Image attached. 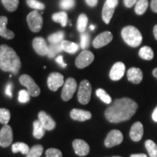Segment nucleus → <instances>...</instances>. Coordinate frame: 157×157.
<instances>
[{
	"label": "nucleus",
	"instance_id": "f257e3e1",
	"mask_svg": "<svg viewBox=\"0 0 157 157\" xmlns=\"http://www.w3.org/2000/svg\"><path fill=\"white\" fill-rule=\"evenodd\" d=\"M138 105L129 98L115 100L105 111V117L110 122L119 123L127 121L135 114Z\"/></svg>",
	"mask_w": 157,
	"mask_h": 157
},
{
	"label": "nucleus",
	"instance_id": "f03ea898",
	"mask_svg": "<svg viewBox=\"0 0 157 157\" xmlns=\"http://www.w3.org/2000/svg\"><path fill=\"white\" fill-rule=\"evenodd\" d=\"M21 68V60L15 51L7 44H2L0 46V68L4 71L17 74Z\"/></svg>",
	"mask_w": 157,
	"mask_h": 157
},
{
	"label": "nucleus",
	"instance_id": "7ed1b4c3",
	"mask_svg": "<svg viewBox=\"0 0 157 157\" xmlns=\"http://www.w3.org/2000/svg\"><path fill=\"white\" fill-rule=\"evenodd\" d=\"M121 36L126 44L132 48L139 46L143 40L140 31L132 25L124 27L121 31Z\"/></svg>",
	"mask_w": 157,
	"mask_h": 157
},
{
	"label": "nucleus",
	"instance_id": "20e7f679",
	"mask_svg": "<svg viewBox=\"0 0 157 157\" xmlns=\"http://www.w3.org/2000/svg\"><path fill=\"white\" fill-rule=\"evenodd\" d=\"M92 86L88 80H82L78 89L77 98L80 103L86 105L89 103L91 98Z\"/></svg>",
	"mask_w": 157,
	"mask_h": 157
},
{
	"label": "nucleus",
	"instance_id": "39448f33",
	"mask_svg": "<svg viewBox=\"0 0 157 157\" xmlns=\"http://www.w3.org/2000/svg\"><path fill=\"white\" fill-rule=\"evenodd\" d=\"M20 83L27 88L29 95L37 97L40 94V88L35 83L34 80L28 74H23L19 78Z\"/></svg>",
	"mask_w": 157,
	"mask_h": 157
},
{
	"label": "nucleus",
	"instance_id": "423d86ee",
	"mask_svg": "<svg viewBox=\"0 0 157 157\" xmlns=\"http://www.w3.org/2000/svg\"><path fill=\"white\" fill-rule=\"evenodd\" d=\"M27 23L30 30L36 33L40 31L42 28L43 18L38 11H32L27 16Z\"/></svg>",
	"mask_w": 157,
	"mask_h": 157
},
{
	"label": "nucleus",
	"instance_id": "0eeeda50",
	"mask_svg": "<svg viewBox=\"0 0 157 157\" xmlns=\"http://www.w3.org/2000/svg\"><path fill=\"white\" fill-rule=\"evenodd\" d=\"M77 88V83L74 78H68L65 82L63 88L62 90L61 98L64 101H69L73 97Z\"/></svg>",
	"mask_w": 157,
	"mask_h": 157
},
{
	"label": "nucleus",
	"instance_id": "6e6552de",
	"mask_svg": "<svg viewBox=\"0 0 157 157\" xmlns=\"http://www.w3.org/2000/svg\"><path fill=\"white\" fill-rule=\"evenodd\" d=\"M94 58H95V56L93 52H90V50H83L76 59L75 63L76 67L81 69L87 67L93 62Z\"/></svg>",
	"mask_w": 157,
	"mask_h": 157
},
{
	"label": "nucleus",
	"instance_id": "1a4fd4ad",
	"mask_svg": "<svg viewBox=\"0 0 157 157\" xmlns=\"http://www.w3.org/2000/svg\"><path fill=\"white\" fill-rule=\"evenodd\" d=\"M13 140V129L10 125L6 124L0 130V146L7 148L11 145Z\"/></svg>",
	"mask_w": 157,
	"mask_h": 157
},
{
	"label": "nucleus",
	"instance_id": "9d476101",
	"mask_svg": "<svg viewBox=\"0 0 157 157\" xmlns=\"http://www.w3.org/2000/svg\"><path fill=\"white\" fill-rule=\"evenodd\" d=\"M123 141V135L119 130L113 129L108 134L105 140V146L107 148H111L117 145H119Z\"/></svg>",
	"mask_w": 157,
	"mask_h": 157
},
{
	"label": "nucleus",
	"instance_id": "9b49d317",
	"mask_svg": "<svg viewBox=\"0 0 157 157\" xmlns=\"http://www.w3.org/2000/svg\"><path fill=\"white\" fill-rule=\"evenodd\" d=\"M63 83V76L58 72L51 73L48 78V86L52 91H57Z\"/></svg>",
	"mask_w": 157,
	"mask_h": 157
},
{
	"label": "nucleus",
	"instance_id": "f8f14e48",
	"mask_svg": "<svg viewBox=\"0 0 157 157\" xmlns=\"http://www.w3.org/2000/svg\"><path fill=\"white\" fill-rule=\"evenodd\" d=\"M113 39V34L110 31H104L95 37L93 42V45L95 48H101L107 45Z\"/></svg>",
	"mask_w": 157,
	"mask_h": 157
},
{
	"label": "nucleus",
	"instance_id": "ddd939ff",
	"mask_svg": "<svg viewBox=\"0 0 157 157\" xmlns=\"http://www.w3.org/2000/svg\"><path fill=\"white\" fill-rule=\"evenodd\" d=\"M124 73L125 65L122 62H117L113 64L111 71H110L109 76L113 81H118L123 77Z\"/></svg>",
	"mask_w": 157,
	"mask_h": 157
},
{
	"label": "nucleus",
	"instance_id": "4468645a",
	"mask_svg": "<svg viewBox=\"0 0 157 157\" xmlns=\"http://www.w3.org/2000/svg\"><path fill=\"white\" fill-rule=\"evenodd\" d=\"M33 48L39 56H46L48 53L49 47L47 44L46 41L42 37H36L33 40Z\"/></svg>",
	"mask_w": 157,
	"mask_h": 157
},
{
	"label": "nucleus",
	"instance_id": "2eb2a0df",
	"mask_svg": "<svg viewBox=\"0 0 157 157\" xmlns=\"http://www.w3.org/2000/svg\"><path fill=\"white\" fill-rule=\"evenodd\" d=\"M73 148L76 154L80 156H87L90 152L89 145L81 139H76L73 141Z\"/></svg>",
	"mask_w": 157,
	"mask_h": 157
},
{
	"label": "nucleus",
	"instance_id": "dca6fc26",
	"mask_svg": "<svg viewBox=\"0 0 157 157\" xmlns=\"http://www.w3.org/2000/svg\"><path fill=\"white\" fill-rule=\"evenodd\" d=\"M39 117V120L40 121V122L42 123L43 127H44V129L46 130H52L55 127H56V121H55L52 118L50 117V115H48V113L44 111H40L38 113Z\"/></svg>",
	"mask_w": 157,
	"mask_h": 157
},
{
	"label": "nucleus",
	"instance_id": "f3484780",
	"mask_svg": "<svg viewBox=\"0 0 157 157\" xmlns=\"http://www.w3.org/2000/svg\"><path fill=\"white\" fill-rule=\"evenodd\" d=\"M143 135V126L140 121H137L131 127L129 136L133 141L137 142L142 139Z\"/></svg>",
	"mask_w": 157,
	"mask_h": 157
},
{
	"label": "nucleus",
	"instance_id": "a211bd4d",
	"mask_svg": "<svg viewBox=\"0 0 157 157\" xmlns=\"http://www.w3.org/2000/svg\"><path fill=\"white\" fill-rule=\"evenodd\" d=\"M70 116L71 119H73L74 120L79 121L88 120V119H90L92 118V113L90 111L77 109L71 110L70 113Z\"/></svg>",
	"mask_w": 157,
	"mask_h": 157
},
{
	"label": "nucleus",
	"instance_id": "6ab92c4d",
	"mask_svg": "<svg viewBox=\"0 0 157 157\" xmlns=\"http://www.w3.org/2000/svg\"><path fill=\"white\" fill-rule=\"evenodd\" d=\"M143 74L142 71L138 68H130L127 71V78L133 84H139L143 80Z\"/></svg>",
	"mask_w": 157,
	"mask_h": 157
},
{
	"label": "nucleus",
	"instance_id": "aec40b11",
	"mask_svg": "<svg viewBox=\"0 0 157 157\" xmlns=\"http://www.w3.org/2000/svg\"><path fill=\"white\" fill-rule=\"evenodd\" d=\"M8 19L6 16H0V36L7 39H13L15 34L10 30L7 29V24Z\"/></svg>",
	"mask_w": 157,
	"mask_h": 157
},
{
	"label": "nucleus",
	"instance_id": "412c9836",
	"mask_svg": "<svg viewBox=\"0 0 157 157\" xmlns=\"http://www.w3.org/2000/svg\"><path fill=\"white\" fill-rule=\"evenodd\" d=\"M115 8V7L109 5L106 2L104 4L103 10H102V17H103L104 22L106 23V24H109L111 18H112L113 13H114Z\"/></svg>",
	"mask_w": 157,
	"mask_h": 157
},
{
	"label": "nucleus",
	"instance_id": "4be33fe9",
	"mask_svg": "<svg viewBox=\"0 0 157 157\" xmlns=\"http://www.w3.org/2000/svg\"><path fill=\"white\" fill-rule=\"evenodd\" d=\"M33 127H34V131H33V135L34 137L36 139H41L44 136L45 134L44 127H43L42 123L40 122L39 120L34 121V124H33Z\"/></svg>",
	"mask_w": 157,
	"mask_h": 157
},
{
	"label": "nucleus",
	"instance_id": "5701e85b",
	"mask_svg": "<svg viewBox=\"0 0 157 157\" xmlns=\"http://www.w3.org/2000/svg\"><path fill=\"white\" fill-rule=\"evenodd\" d=\"M61 46L63 50H64L65 52L71 54L76 53L78 50V44H76V43L70 42V41L63 40L61 42Z\"/></svg>",
	"mask_w": 157,
	"mask_h": 157
},
{
	"label": "nucleus",
	"instance_id": "b1692460",
	"mask_svg": "<svg viewBox=\"0 0 157 157\" xmlns=\"http://www.w3.org/2000/svg\"><path fill=\"white\" fill-rule=\"evenodd\" d=\"M52 18L53 21L56 23H59L62 26L65 27L68 23V15L66 12L61 11L59 13H56L52 15Z\"/></svg>",
	"mask_w": 157,
	"mask_h": 157
},
{
	"label": "nucleus",
	"instance_id": "393cba45",
	"mask_svg": "<svg viewBox=\"0 0 157 157\" xmlns=\"http://www.w3.org/2000/svg\"><path fill=\"white\" fill-rule=\"evenodd\" d=\"M29 147L27 144L24 143L17 142L15 143L12 146V151L14 154L21 152L23 154H27L29 151Z\"/></svg>",
	"mask_w": 157,
	"mask_h": 157
},
{
	"label": "nucleus",
	"instance_id": "a878e982",
	"mask_svg": "<svg viewBox=\"0 0 157 157\" xmlns=\"http://www.w3.org/2000/svg\"><path fill=\"white\" fill-rule=\"evenodd\" d=\"M139 56L144 60H151L154 58V52L150 47L144 46L139 50Z\"/></svg>",
	"mask_w": 157,
	"mask_h": 157
},
{
	"label": "nucleus",
	"instance_id": "bb28decb",
	"mask_svg": "<svg viewBox=\"0 0 157 157\" xmlns=\"http://www.w3.org/2000/svg\"><path fill=\"white\" fill-rule=\"evenodd\" d=\"M148 7V0H137L136 5H135V11L137 15H143L147 10Z\"/></svg>",
	"mask_w": 157,
	"mask_h": 157
},
{
	"label": "nucleus",
	"instance_id": "cd10ccee",
	"mask_svg": "<svg viewBox=\"0 0 157 157\" xmlns=\"http://www.w3.org/2000/svg\"><path fill=\"white\" fill-rule=\"evenodd\" d=\"M145 146L150 157H157V146L154 141L147 140L145 143Z\"/></svg>",
	"mask_w": 157,
	"mask_h": 157
},
{
	"label": "nucleus",
	"instance_id": "c85d7f7f",
	"mask_svg": "<svg viewBox=\"0 0 157 157\" xmlns=\"http://www.w3.org/2000/svg\"><path fill=\"white\" fill-rule=\"evenodd\" d=\"M88 23L87 16L84 13H82L78 16L77 20V30L79 32L83 33L87 28V25Z\"/></svg>",
	"mask_w": 157,
	"mask_h": 157
},
{
	"label": "nucleus",
	"instance_id": "c756f323",
	"mask_svg": "<svg viewBox=\"0 0 157 157\" xmlns=\"http://www.w3.org/2000/svg\"><path fill=\"white\" fill-rule=\"evenodd\" d=\"M63 37L64 33L63 31H58V32H56L49 36L48 40L52 44H60L63 40Z\"/></svg>",
	"mask_w": 157,
	"mask_h": 157
},
{
	"label": "nucleus",
	"instance_id": "7c9ffc66",
	"mask_svg": "<svg viewBox=\"0 0 157 157\" xmlns=\"http://www.w3.org/2000/svg\"><path fill=\"white\" fill-rule=\"evenodd\" d=\"M4 7L10 12L15 11L18 7L19 0H1Z\"/></svg>",
	"mask_w": 157,
	"mask_h": 157
},
{
	"label": "nucleus",
	"instance_id": "2f4dec72",
	"mask_svg": "<svg viewBox=\"0 0 157 157\" xmlns=\"http://www.w3.org/2000/svg\"><path fill=\"white\" fill-rule=\"evenodd\" d=\"M96 95H97L103 103L106 104H110L112 102L111 96H110L105 90L103 89H101V88H99V89L96 90Z\"/></svg>",
	"mask_w": 157,
	"mask_h": 157
},
{
	"label": "nucleus",
	"instance_id": "473e14b6",
	"mask_svg": "<svg viewBox=\"0 0 157 157\" xmlns=\"http://www.w3.org/2000/svg\"><path fill=\"white\" fill-rule=\"evenodd\" d=\"M43 153V146L42 145H36L31 148L28 154H26V157H40Z\"/></svg>",
	"mask_w": 157,
	"mask_h": 157
},
{
	"label": "nucleus",
	"instance_id": "72a5a7b5",
	"mask_svg": "<svg viewBox=\"0 0 157 157\" xmlns=\"http://www.w3.org/2000/svg\"><path fill=\"white\" fill-rule=\"evenodd\" d=\"M10 119V112L6 109H0V123L2 124H7Z\"/></svg>",
	"mask_w": 157,
	"mask_h": 157
},
{
	"label": "nucleus",
	"instance_id": "f704fd0d",
	"mask_svg": "<svg viewBox=\"0 0 157 157\" xmlns=\"http://www.w3.org/2000/svg\"><path fill=\"white\" fill-rule=\"evenodd\" d=\"M63 50L61 43L60 44H52L50 47H49V50L48 56L49 58H52L56 56V54H58V52H60V51Z\"/></svg>",
	"mask_w": 157,
	"mask_h": 157
},
{
	"label": "nucleus",
	"instance_id": "c9c22d12",
	"mask_svg": "<svg viewBox=\"0 0 157 157\" xmlns=\"http://www.w3.org/2000/svg\"><path fill=\"white\" fill-rule=\"evenodd\" d=\"M26 3L31 8H33L37 10H43L44 9L45 6L43 3L37 0H26Z\"/></svg>",
	"mask_w": 157,
	"mask_h": 157
},
{
	"label": "nucleus",
	"instance_id": "e433bc0d",
	"mask_svg": "<svg viewBox=\"0 0 157 157\" xmlns=\"http://www.w3.org/2000/svg\"><path fill=\"white\" fill-rule=\"evenodd\" d=\"M30 100V95L29 92L25 90H22L19 92L18 94V101L21 103H25Z\"/></svg>",
	"mask_w": 157,
	"mask_h": 157
},
{
	"label": "nucleus",
	"instance_id": "4c0bfd02",
	"mask_svg": "<svg viewBox=\"0 0 157 157\" xmlns=\"http://www.w3.org/2000/svg\"><path fill=\"white\" fill-rule=\"evenodd\" d=\"M46 156L45 157H62V152L59 149L57 148H49L45 152Z\"/></svg>",
	"mask_w": 157,
	"mask_h": 157
},
{
	"label": "nucleus",
	"instance_id": "58836bf2",
	"mask_svg": "<svg viewBox=\"0 0 157 157\" xmlns=\"http://www.w3.org/2000/svg\"><path fill=\"white\" fill-rule=\"evenodd\" d=\"M60 5L63 10H70L75 5V0H60Z\"/></svg>",
	"mask_w": 157,
	"mask_h": 157
},
{
	"label": "nucleus",
	"instance_id": "ea45409f",
	"mask_svg": "<svg viewBox=\"0 0 157 157\" xmlns=\"http://www.w3.org/2000/svg\"><path fill=\"white\" fill-rule=\"evenodd\" d=\"M90 44V36L89 34L85 33L81 35V48L83 50L87 49L89 47Z\"/></svg>",
	"mask_w": 157,
	"mask_h": 157
},
{
	"label": "nucleus",
	"instance_id": "a19ab883",
	"mask_svg": "<svg viewBox=\"0 0 157 157\" xmlns=\"http://www.w3.org/2000/svg\"><path fill=\"white\" fill-rule=\"evenodd\" d=\"M12 89H13V85H12V84H7V85L6 86L5 88V94L10 98L13 96V94H12Z\"/></svg>",
	"mask_w": 157,
	"mask_h": 157
},
{
	"label": "nucleus",
	"instance_id": "79ce46f5",
	"mask_svg": "<svg viewBox=\"0 0 157 157\" xmlns=\"http://www.w3.org/2000/svg\"><path fill=\"white\" fill-rule=\"evenodd\" d=\"M137 0H124V3L127 7H132L133 5H136Z\"/></svg>",
	"mask_w": 157,
	"mask_h": 157
},
{
	"label": "nucleus",
	"instance_id": "37998d69",
	"mask_svg": "<svg viewBox=\"0 0 157 157\" xmlns=\"http://www.w3.org/2000/svg\"><path fill=\"white\" fill-rule=\"evenodd\" d=\"M56 61L58 63L61 67L63 68L66 67V63H65L63 61V56H59L58 58L56 59Z\"/></svg>",
	"mask_w": 157,
	"mask_h": 157
},
{
	"label": "nucleus",
	"instance_id": "c03bdc74",
	"mask_svg": "<svg viewBox=\"0 0 157 157\" xmlns=\"http://www.w3.org/2000/svg\"><path fill=\"white\" fill-rule=\"evenodd\" d=\"M151 10L154 13H157V0H151Z\"/></svg>",
	"mask_w": 157,
	"mask_h": 157
},
{
	"label": "nucleus",
	"instance_id": "a18cd8bd",
	"mask_svg": "<svg viewBox=\"0 0 157 157\" xmlns=\"http://www.w3.org/2000/svg\"><path fill=\"white\" fill-rule=\"evenodd\" d=\"M85 2L90 7H95L97 5L98 0H85Z\"/></svg>",
	"mask_w": 157,
	"mask_h": 157
},
{
	"label": "nucleus",
	"instance_id": "49530a36",
	"mask_svg": "<svg viewBox=\"0 0 157 157\" xmlns=\"http://www.w3.org/2000/svg\"><path fill=\"white\" fill-rule=\"evenodd\" d=\"M106 2L109 5L116 7L118 5V2H119V0H106Z\"/></svg>",
	"mask_w": 157,
	"mask_h": 157
},
{
	"label": "nucleus",
	"instance_id": "de8ad7c7",
	"mask_svg": "<svg viewBox=\"0 0 157 157\" xmlns=\"http://www.w3.org/2000/svg\"><path fill=\"white\" fill-rule=\"evenodd\" d=\"M152 119L154 121L157 122V107L154 109V111H153L152 113Z\"/></svg>",
	"mask_w": 157,
	"mask_h": 157
},
{
	"label": "nucleus",
	"instance_id": "09e8293b",
	"mask_svg": "<svg viewBox=\"0 0 157 157\" xmlns=\"http://www.w3.org/2000/svg\"><path fill=\"white\" fill-rule=\"evenodd\" d=\"M130 157H148L144 154H132Z\"/></svg>",
	"mask_w": 157,
	"mask_h": 157
},
{
	"label": "nucleus",
	"instance_id": "8fccbe9b",
	"mask_svg": "<svg viewBox=\"0 0 157 157\" xmlns=\"http://www.w3.org/2000/svg\"><path fill=\"white\" fill-rule=\"evenodd\" d=\"M154 35L155 39L157 40V24L155 25L154 28Z\"/></svg>",
	"mask_w": 157,
	"mask_h": 157
},
{
	"label": "nucleus",
	"instance_id": "3c124183",
	"mask_svg": "<svg viewBox=\"0 0 157 157\" xmlns=\"http://www.w3.org/2000/svg\"><path fill=\"white\" fill-rule=\"evenodd\" d=\"M153 75L157 78V68H154V71H153Z\"/></svg>",
	"mask_w": 157,
	"mask_h": 157
},
{
	"label": "nucleus",
	"instance_id": "603ef678",
	"mask_svg": "<svg viewBox=\"0 0 157 157\" xmlns=\"http://www.w3.org/2000/svg\"><path fill=\"white\" fill-rule=\"evenodd\" d=\"M90 30H92V31L94 30V29H95V25H90Z\"/></svg>",
	"mask_w": 157,
	"mask_h": 157
},
{
	"label": "nucleus",
	"instance_id": "864d4df0",
	"mask_svg": "<svg viewBox=\"0 0 157 157\" xmlns=\"http://www.w3.org/2000/svg\"><path fill=\"white\" fill-rule=\"evenodd\" d=\"M112 157H121V156H112Z\"/></svg>",
	"mask_w": 157,
	"mask_h": 157
}]
</instances>
